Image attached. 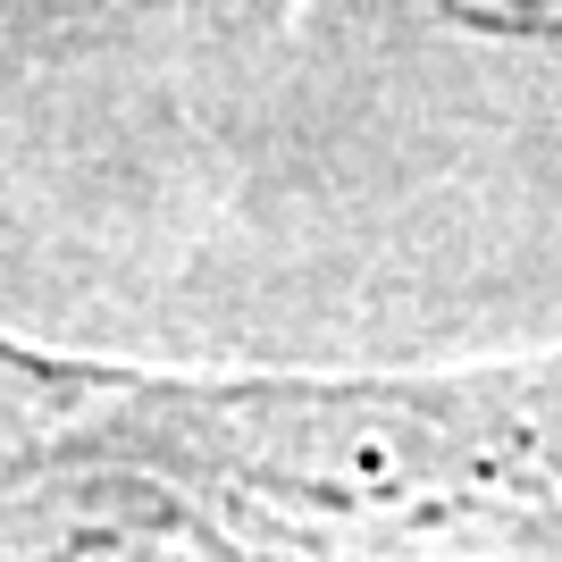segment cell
Here are the masks:
<instances>
[{
    "instance_id": "obj_1",
    "label": "cell",
    "mask_w": 562,
    "mask_h": 562,
    "mask_svg": "<svg viewBox=\"0 0 562 562\" xmlns=\"http://www.w3.org/2000/svg\"><path fill=\"white\" fill-rule=\"evenodd\" d=\"M76 9H101V0H0V25H50ZM470 9H487V0H470Z\"/></svg>"
}]
</instances>
